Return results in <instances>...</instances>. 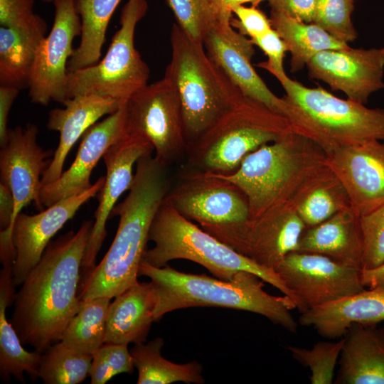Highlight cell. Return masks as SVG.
Here are the masks:
<instances>
[{
    "label": "cell",
    "instance_id": "cell-20",
    "mask_svg": "<svg viewBox=\"0 0 384 384\" xmlns=\"http://www.w3.org/2000/svg\"><path fill=\"white\" fill-rule=\"evenodd\" d=\"M326 155V164L343 186L357 215L384 203V142L374 140Z\"/></svg>",
    "mask_w": 384,
    "mask_h": 384
},
{
    "label": "cell",
    "instance_id": "cell-39",
    "mask_svg": "<svg viewBox=\"0 0 384 384\" xmlns=\"http://www.w3.org/2000/svg\"><path fill=\"white\" fill-rule=\"evenodd\" d=\"M363 237L362 270L375 268L384 262V203L360 217Z\"/></svg>",
    "mask_w": 384,
    "mask_h": 384
},
{
    "label": "cell",
    "instance_id": "cell-3",
    "mask_svg": "<svg viewBox=\"0 0 384 384\" xmlns=\"http://www.w3.org/2000/svg\"><path fill=\"white\" fill-rule=\"evenodd\" d=\"M139 276L149 277L154 287L155 321L177 309L221 307L257 314L291 333L297 331L298 324L291 314L297 309L294 301L287 295L267 293L264 281L251 272H238L230 280H224L180 272L167 265L156 267L141 263Z\"/></svg>",
    "mask_w": 384,
    "mask_h": 384
},
{
    "label": "cell",
    "instance_id": "cell-6",
    "mask_svg": "<svg viewBox=\"0 0 384 384\" xmlns=\"http://www.w3.org/2000/svg\"><path fill=\"white\" fill-rule=\"evenodd\" d=\"M170 37L171 58L164 77L179 97L188 146L245 95L210 58L203 43L177 23Z\"/></svg>",
    "mask_w": 384,
    "mask_h": 384
},
{
    "label": "cell",
    "instance_id": "cell-35",
    "mask_svg": "<svg viewBox=\"0 0 384 384\" xmlns=\"http://www.w3.org/2000/svg\"><path fill=\"white\" fill-rule=\"evenodd\" d=\"M181 28L191 38L203 43L221 18L233 14L219 11L211 0H166Z\"/></svg>",
    "mask_w": 384,
    "mask_h": 384
},
{
    "label": "cell",
    "instance_id": "cell-26",
    "mask_svg": "<svg viewBox=\"0 0 384 384\" xmlns=\"http://www.w3.org/2000/svg\"><path fill=\"white\" fill-rule=\"evenodd\" d=\"M344 337L336 383L384 384V326L353 324Z\"/></svg>",
    "mask_w": 384,
    "mask_h": 384
},
{
    "label": "cell",
    "instance_id": "cell-41",
    "mask_svg": "<svg viewBox=\"0 0 384 384\" xmlns=\"http://www.w3.org/2000/svg\"><path fill=\"white\" fill-rule=\"evenodd\" d=\"M256 7L239 5L232 9L233 14L236 16V18H231L232 26L250 39L260 37L272 28L270 19Z\"/></svg>",
    "mask_w": 384,
    "mask_h": 384
},
{
    "label": "cell",
    "instance_id": "cell-7",
    "mask_svg": "<svg viewBox=\"0 0 384 384\" xmlns=\"http://www.w3.org/2000/svg\"><path fill=\"white\" fill-rule=\"evenodd\" d=\"M149 240L154 245L146 250L142 263L161 267L173 260L184 259L224 280H230L238 272H251L292 299L298 306L296 298L274 270L236 252L164 202L151 225Z\"/></svg>",
    "mask_w": 384,
    "mask_h": 384
},
{
    "label": "cell",
    "instance_id": "cell-22",
    "mask_svg": "<svg viewBox=\"0 0 384 384\" xmlns=\"http://www.w3.org/2000/svg\"><path fill=\"white\" fill-rule=\"evenodd\" d=\"M124 102L97 95H84L69 98L63 104V108L49 112L47 128L58 132L60 139L43 174V185L56 181L62 175L68 153L83 134L99 119L116 112Z\"/></svg>",
    "mask_w": 384,
    "mask_h": 384
},
{
    "label": "cell",
    "instance_id": "cell-11",
    "mask_svg": "<svg viewBox=\"0 0 384 384\" xmlns=\"http://www.w3.org/2000/svg\"><path fill=\"white\" fill-rule=\"evenodd\" d=\"M306 228L294 206L288 203L240 223L201 228L236 252L275 271L285 256L298 250Z\"/></svg>",
    "mask_w": 384,
    "mask_h": 384
},
{
    "label": "cell",
    "instance_id": "cell-31",
    "mask_svg": "<svg viewBox=\"0 0 384 384\" xmlns=\"http://www.w3.org/2000/svg\"><path fill=\"white\" fill-rule=\"evenodd\" d=\"M164 339L157 337L145 343L134 344L130 349L138 384H170L176 382L202 384V366L197 361L178 364L161 354Z\"/></svg>",
    "mask_w": 384,
    "mask_h": 384
},
{
    "label": "cell",
    "instance_id": "cell-33",
    "mask_svg": "<svg viewBox=\"0 0 384 384\" xmlns=\"http://www.w3.org/2000/svg\"><path fill=\"white\" fill-rule=\"evenodd\" d=\"M111 299L97 297L81 304L70 321L60 341L86 354H92L105 343L106 319Z\"/></svg>",
    "mask_w": 384,
    "mask_h": 384
},
{
    "label": "cell",
    "instance_id": "cell-30",
    "mask_svg": "<svg viewBox=\"0 0 384 384\" xmlns=\"http://www.w3.org/2000/svg\"><path fill=\"white\" fill-rule=\"evenodd\" d=\"M122 0H75L81 23L80 41L70 57L68 73L96 64L101 55L110 20Z\"/></svg>",
    "mask_w": 384,
    "mask_h": 384
},
{
    "label": "cell",
    "instance_id": "cell-36",
    "mask_svg": "<svg viewBox=\"0 0 384 384\" xmlns=\"http://www.w3.org/2000/svg\"><path fill=\"white\" fill-rule=\"evenodd\" d=\"M344 341L342 337L336 342H317L310 349L294 346L287 349L297 361L309 368L311 384H331Z\"/></svg>",
    "mask_w": 384,
    "mask_h": 384
},
{
    "label": "cell",
    "instance_id": "cell-34",
    "mask_svg": "<svg viewBox=\"0 0 384 384\" xmlns=\"http://www.w3.org/2000/svg\"><path fill=\"white\" fill-rule=\"evenodd\" d=\"M92 356L78 351L60 341L41 353L38 378L46 384H78L83 382L91 367Z\"/></svg>",
    "mask_w": 384,
    "mask_h": 384
},
{
    "label": "cell",
    "instance_id": "cell-44",
    "mask_svg": "<svg viewBox=\"0 0 384 384\" xmlns=\"http://www.w3.org/2000/svg\"><path fill=\"white\" fill-rule=\"evenodd\" d=\"M19 90L7 86H0V146H4L7 141L9 128L7 127L9 112Z\"/></svg>",
    "mask_w": 384,
    "mask_h": 384
},
{
    "label": "cell",
    "instance_id": "cell-24",
    "mask_svg": "<svg viewBox=\"0 0 384 384\" xmlns=\"http://www.w3.org/2000/svg\"><path fill=\"white\" fill-rule=\"evenodd\" d=\"M297 251L321 254L362 270L363 237L360 217L350 208L316 225L306 228Z\"/></svg>",
    "mask_w": 384,
    "mask_h": 384
},
{
    "label": "cell",
    "instance_id": "cell-4",
    "mask_svg": "<svg viewBox=\"0 0 384 384\" xmlns=\"http://www.w3.org/2000/svg\"><path fill=\"white\" fill-rule=\"evenodd\" d=\"M326 155L316 143L293 130L248 154L229 174L245 196L250 218L279 206L294 203L307 182L326 164Z\"/></svg>",
    "mask_w": 384,
    "mask_h": 384
},
{
    "label": "cell",
    "instance_id": "cell-9",
    "mask_svg": "<svg viewBox=\"0 0 384 384\" xmlns=\"http://www.w3.org/2000/svg\"><path fill=\"white\" fill-rule=\"evenodd\" d=\"M148 9L146 0H128L120 16V28L104 58L96 64L68 73V98L97 95L126 102L147 85L150 70L135 48L137 23Z\"/></svg>",
    "mask_w": 384,
    "mask_h": 384
},
{
    "label": "cell",
    "instance_id": "cell-15",
    "mask_svg": "<svg viewBox=\"0 0 384 384\" xmlns=\"http://www.w3.org/2000/svg\"><path fill=\"white\" fill-rule=\"evenodd\" d=\"M38 134L33 124L9 129L6 143L1 147L0 182L10 188L15 203L9 228L1 230L11 238L14 220L24 207L33 203L38 210L45 208L41 199V179L54 152L38 144Z\"/></svg>",
    "mask_w": 384,
    "mask_h": 384
},
{
    "label": "cell",
    "instance_id": "cell-28",
    "mask_svg": "<svg viewBox=\"0 0 384 384\" xmlns=\"http://www.w3.org/2000/svg\"><path fill=\"white\" fill-rule=\"evenodd\" d=\"M270 19L273 29L286 43L287 51L291 54L292 73L302 70L321 51L349 46L314 23H306L272 9Z\"/></svg>",
    "mask_w": 384,
    "mask_h": 384
},
{
    "label": "cell",
    "instance_id": "cell-13",
    "mask_svg": "<svg viewBox=\"0 0 384 384\" xmlns=\"http://www.w3.org/2000/svg\"><path fill=\"white\" fill-rule=\"evenodd\" d=\"M361 270L327 256L295 251L275 269L297 299L302 313L365 289Z\"/></svg>",
    "mask_w": 384,
    "mask_h": 384
},
{
    "label": "cell",
    "instance_id": "cell-1",
    "mask_svg": "<svg viewBox=\"0 0 384 384\" xmlns=\"http://www.w3.org/2000/svg\"><path fill=\"white\" fill-rule=\"evenodd\" d=\"M92 220L51 240L15 294L10 322L22 344L43 353L60 341L81 308V266Z\"/></svg>",
    "mask_w": 384,
    "mask_h": 384
},
{
    "label": "cell",
    "instance_id": "cell-32",
    "mask_svg": "<svg viewBox=\"0 0 384 384\" xmlns=\"http://www.w3.org/2000/svg\"><path fill=\"white\" fill-rule=\"evenodd\" d=\"M15 295L0 289V377L10 382L11 376L24 383V373L31 379L38 378V366L41 353L28 351L23 348L16 331L6 316L8 306L14 303Z\"/></svg>",
    "mask_w": 384,
    "mask_h": 384
},
{
    "label": "cell",
    "instance_id": "cell-46",
    "mask_svg": "<svg viewBox=\"0 0 384 384\" xmlns=\"http://www.w3.org/2000/svg\"><path fill=\"white\" fill-rule=\"evenodd\" d=\"M362 281L366 288H378L384 290V262L380 266L361 270Z\"/></svg>",
    "mask_w": 384,
    "mask_h": 384
},
{
    "label": "cell",
    "instance_id": "cell-17",
    "mask_svg": "<svg viewBox=\"0 0 384 384\" xmlns=\"http://www.w3.org/2000/svg\"><path fill=\"white\" fill-rule=\"evenodd\" d=\"M309 76L366 105L374 92L384 90V48L324 50L306 64Z\"/></svg>",
    "mask_w": 384,
    "mask_h": 384
},
{
    "label": "cell",
    "instance_id": "cell-8",
    "mask_svg": "<svg viewBox=\"0 0 384 384\" xmlns=\"http://www.w3.org/2000/svg\"><path fill=\"white\" fill-rule=\"evenodd\" d=\"M291 131L287 117L244 96L188 146L186 166L214 174H231L248 154Z\"/></svg>",
    "mask_w": 384,
    "mask_h": 384
},
{
    "label": "cell",
    "instance_id": "cell-42",
    "mask_svg": "<svg viewBox=\"0 0 384 384\" xmlns=\"http://www.w3.org/2000/svg\"><path fill=\"white\" fill-rule=\"evenodd\" d=\"M33 0H0V25L18 27L28 25L39 16L33 12Z\"/></svg>",
    "mask_w": 384,
    "mask_h": 384
},
{
    "label": "cell",
    "instance_id": "cell-37",
    "mask_svg": "<svg viewBox=\"0 0 384 384\" xmlns=\"http://www.w3.org/2000/svg\"><path fill=\"white\" fill-rule=\"evenodd\" d=\"M353 10V0H316L312 23L348 43L358 36L351 20Z\"/></svg>",
    "mask_w": 384,
    "mask_h": 384
},
{
    "label": "cell",
    "instance_id": "cell-19",
    "mask_svg": "<svg viewBox=\"0 0 384 384\" xmlns=\"http://www.w3.org/2000/svg\"><path fill=\"white\" fill-rule=\"evenodd\" d=\"M232 18L219 20L206 36L203 43L207 53L245 96L285 117L286 102L269 89L254 69V45L232 26Z\"/></svg>",
    "mask_w": 384,
    "mask_h": 384
},
{
    "label": "cell",
    "instance_id": "cell-40",
    "mask_svg": "<svg viewBox=\"0 0 384 384\" xmlns=\"http://www.w3.org/2000/svg\"><path fill=\"white\" fill-rule=\"evenodd\" d=\"M250 40L253 45L259 47L267 56V60L259 63L257 66L267 70L279 82L287 77L284 59L287 47L273 28L264 35Z\"/></svg>",
    "mask_w": 384,
    "mask_h": 384
},
{
    "label": "cell",
    "instance_id": "cell-12",
    "mask_svg": "<svg viewBox=\"0 0 384 384\" xmlns=\"http://www.w3.org/2000/svg\"><path fill=\"white\" fill-rule=\"evenodd\" d=\"M164 203L201 228L238 224L250 218L247 198L232 182L217 174L187 168Z\"/></svg>",
    "mask_w": 384,
    "mask_h": 384
},
{
    "label": "cell",
    "instance_id": "cell-48",
    "mask_svg": "<svg viewBox=\"0 0 384 384\" xmlns=\"http://www.w3.org/2000/svg\"><path fill=\"white\" fill-rule=\"evenodd\" d=\"M44 1H47V2H51V1H53V0H43Z\"/></svg>",
    "mask_w": 384,
    "mask_h": 384
},
{
    "label": "cell",
    "instance_id": "cell-43",
    "mask_svg": "<svg viewBox=\"0 0 384 384\" xmlns=\"http://www.w3.org/2000/svg\"><path fill=\"white\" fill-rule=\"evenodd\" d=\"M272 10L282 12L297 20L311 23L316 0H267Z\"/></svg>",
    "mask_w": 384,
    "mask_h": 384
},
{
    "label": "cell",
    "instance_id": "cell-14",
    "mask_svg": "<svg viewBox=\"0 0 384 384\" xmlns=\"http://www.w3.org/2000/svg\"><path fill=\"white\" fill-rule=\"evenodd\" d=\"M54 21L41 41L31 73L28 96L43 106L51 101L63 104L67 94L68 63L73 54V40L81 33L75 0H53Z\"/></svg>",
    "mask_w": 384,
    "mask_h": 384
},
{
    "label": "cell",
    "instance_id": "cell-29",
    "mask_svg": "<svg viewBox=\"0 0 384 384\" xmlns=\"http://www.w3.org/2000/svg\"><path fill=\"white\" fill-rule=\"evenodd\" d=\"M350 208L343 186L327 165L307 182L295 199V209L306 228Z\"/></svg>",
    "mask_w": 384,
    "mask_h": 384
},
{
    "label": "cell",
    "instance_id": "cell-47",
    "mask_svg": "<svg viewBox=\"0 0 384 384\" xmlns=\"http://www.w3.org/2000/svg\"><path fill=\"white\" fill-rule=\"evenodd\" d=\"M266 0H211L214 6L224 14H232L233 7L251 3L252 6H257L261 2Z\"/></svg>",
    "mask_w": 384,
    "mask_h": 384
},
{
    "label": "cell",
    "instance_id": "cell-18",
    "mask_svg": "<svg viewBox=\"0 0 384 384\" xmlns=\"http://www.w3.org/2000/svg\"><path fill=\"white\" fill-rule=\"evenodd\" d=\"M105 181V176H102L85 192L58 201L37 214L18 213L11 230L16 249L13 271L15 286L23 283L41 260L52 238L81 206L98 194Z\"/></svg>",
    "mask_w": 384,
    "mask_h": 384
},
{
    "label": "cell",
    "instance_id": "cell-10",
    "mask_svg": "<svg viewBox=\"0 0 384 384\" xmlns=\"http://www.w3.org/2000/svg\"><path fill=\"white\" fill-rule=\"evenodd\" d=\"M127 134L140 136L154 147V156L169 166L187 152L181 103L164 77L147 84L126 101Z\"/></svg>",
    "mask_w": 384,
    "mask_h": 384
},
{
    "label": "cell",
    "instance_id": "cell-38",
    "mask_svg": "<svg viewBox=\"0 0 384 384\" xmlns=\"http://www.w3.org/2000/svg\"><path fill=\"white\" fill-rule=\"evenodd\" d=\"M89 373L92 384H105L114 376L132 373L134 363L128 345L105 343L92 354Z\"/></svg>",
    "mask_w": 384,
    "mask_h": 384
},
{
    "label": "cell",
    "instance_id": "cell-2",
    "mask_svg": "<svg viewBox=\"0 0 384 384\" xmlns=\"http://www.w3.org/2000/svg\"><path fill=\"white\" fill-rule=\"evenodd\" d=\"M171 188L167 166L153 154L138 160L132 185L110 217L119 216L114 240L100 261L80 284V303L97 297L114 298L138 282L154 218Z\"/></svg>",
    "mask_w": 384,
    "mask_h": 384
},
{
    "label": "cell",
    "instance_id": "cell-27",
    "mask_svg": "<svg viewBox=\"0 0 384 384\" xmlns=\"http://www.w3.org/2000/svg\"><path fill=\"white\" fill-rule=\"evenodd\" d=\"M46 29L41 16L23 26H0L1 86L18 90L29 87L37 49Z\"/></svg>",
    "mask_w": 384,
    "mask_h": 384
},
{
    "label": "cell",
    "instance_id": "cell-16",
    "mask_svg": "<svg viewBox=\"0 0 384 384\" xmlns=\"http://www.w3.org/2000/svg\"><path fill=\"white\" fill-rule=\"evenodd\" d=\"M153 153L154 147L146 139L127 134L104 154L105 181L98 193V206L82 262L80 283L96 266L97 255L107 235V221L118 199L124 192L129 191L134 178V166L139 159Z\"/></svg>",
    "mask_w": 384,
    "mask_h": 384
},
{
    "label": "cell",
    "instance_id": "cell-5",
    "mask_svg": "<svg viewBox=\"0 0 384 384\" xmlns=\"http://www.w3.org/2000/svg\"><path fill=\"white\" fill-rule=\"evenodd\" d=\"M279 82L286 93L285 117L292 130L316 143L326 154L374 140L384 142V109L368 108L288 76Z\"/></svg>",
    "mask_w": 384,
    "mask_h": 384
},
{
    "label": "cell",
    "instance_id": "cell-23",
    "mask_svg": "<svg viewBox=\"0 0 384 384\" xmlns=\"http://www.w3.org/2000/svg\"><path fill=\"white\" fill-rule=\"evenodd\" d=\"M384 321V290L368 288L301 313L299 323L322 337H344L353 324L375 326Z\"/></svg>",
    "mask_w": 384,
    "mask_h": 384
},
{
    "label": "cell",
    "instance_id": "cell-45",
    "mask_svg": "<svg viewBox=\"0 0 384 384\" xmlns=\"http://www.w3.org/2000/svg\"><path fill=\"white\" fill-rule=\"evenodd\" d=\"M14 198L10 188L0 182V227L1 230L9 229L14 212Z\"/></svg>",
    "mask_w": 384,
    "mask_h": 384
},
{
    "label": "cell",
    "instance_id": "cell-21",
    "mask_svg": "<svg viewBox=\"0 0 384 384\" xmlns=\"http://www.w3.org/2000/svg\"><path fill=\"white\" fill-rule=\"evenodd\" d=\"M126 102L114 113L92 125L82 136L75 160L55 181L42 186L41 203L55 202L87 191L92 171L107 150L127 134Z\"/></svg>",
    "mask_w": 384,
    "mask_h": 384
},
{
    "label": "cell",
    "instance_id": "cell-25",
    "mask_svg": "<svg viewBox=\"0 0 384 384\" xmlns=\"http://www.w3.org/2000/svg\"><path fill=\"white\" fill-rule=\"evenodd\" d=\"M156 296L151 282L129 287L110 302L105 343H140L146 341L154 320Z\"/></svg>",
    "mask_w": 384,
    "mask_h": 384
}]
</instances>
